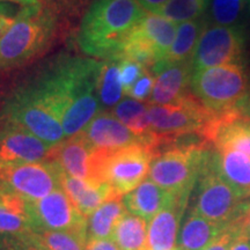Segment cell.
I'll use <instances>...</instances> for the list:
<instances>
[{
  "label": "cell",
  "instance_id": "d6986e66",
  "mask_svg": "<svg viewBox=\"0 0 250 250\" xmlns=\"http://www.w3.org/2000/svg\"><path fill=\"white\" fill-rule=\"evenodd\" d=\"M219 174L242 198L250 199V158L230 147L214 148Z\"/></svg>",
  "mask_w": 250,
  "mask_h": 250
},
{
  "label": "cell",
  "instance_id": "7bdbcfd3",
  "mask_svg": "<svg viewBox=\"0 0 250 250\" xmlns=\"http://www.w3.org/2000/svg\"><path fill=\"white\" fill-rule=\"evenodd\" d=\"M247 99H248V101L250 102V92H249V95H248V98H247Z\"/></svg>",
  "mask_w": 250,
  "mask_h": 250
},
{
  "label": "cell",
  "instance_id": "74e56055",
  "mask_svg": "<svg viewBox=\"0 0 250 250\" xmlns=\"http://www.w3.org/2000/svg\"><path fill=\"white\" fill-rule=\"evenodd\" d=\"M236 224L239 225L240 230H241L243 235L248 236L250 239V206L246 213L236 221Z\"/></svg>",
  "mask_w": 250,
  "mask_h": 250
},
{
  "label": "cell",
  "instance_id": "ee69618b",
  "mask_svg": "<svg viewBox=\"0 0 250 250\" xmlns=\"http://www.w3.org/2000/svg\"><path fill=\"white\" fill-rule=\"evenodd\" d=\"M173 250H180V249H179V248H177V247H176V248H174Z\"/></svg>",
  "mask_w": 250,
  "mask_h": 250
},
{
  "label": "cell",
  "instance_id": "836d02e7",
  "mask_svg": "<svg viewBox=\"0 0 250 250\" xmlns=\"http://www.w3.org/2000/svg\"><path fill=\"white\" fill-rule=\"evenodd\" d=\"M155 78L156 76L154 74V72H152L151 70H146L140 76L139 79L136 81V83L129 90V93L126 94L127 98L134 99L140 102L148 101L149 96L152 94L153 87H154Z\"/></svg>",
  "mask_w": 250,
  "mask_h": 250
},
{
  "label": "cell",
  "instance_id": "ba28073f",
  "mask_svg": "<svg viewBox=\"0 0 250 250\" xmlns=\"http://www.w3.org/2000/svg\"><path fill=\"white\" fill-rule=\"evenodd\" d=\"M196 184L195 204L191 210L213 223L230 225L249 208L250 199L242 198L219 174L213 151Z\"/></svg>",
  "mask_w": 250,
  "mask_h": 250
},
{
  "label": "cell",
  "instance_id": "8992f818",
  "mask_svg": "<svg viewBox=\"0 0 250 250\" xmlns=\"http://www.w3.org/2000/svg\"><path fill=\"white\" fill-rule=\"evenodd\" d=\"M211 152L203 144L169 146L154 156L148 177L174 195H191Z\"/></svg>",
  "mask_w": 250,
  "mask_h": 250
},
{
  "label": "cell",
  "instance_id": "8d00e7d4",
  "mask_svg": "<svg viewBox=\"0 0 250 250\" xmlns=\"http://www.w3.org/2000/svg\"><path fill=\"white\" fill-rule=\"evenodd\" d=\"M85 250H120L111 239H93L86 243Z\"/></svg>",
  "mask_w": 250,
  "mask_h": 250
},
{
  "label": "cell",
  "instance_id": "2e32d148",
  "mask_svg": "<svg viewBox=\"0 0 250 250\" xmlns=\"http://www.w3.org/2000/svg\"><path fill=\"white\" fill-rule=\"evenodd\" d=\"M95 148L83 133L65 139L52 149L51 158L64 173L81 180H93V158Z\"/></svg>",
  "mask_w": 250,
  "mask_h": 250
},
{
  "label": "cell",
  "instance_id": "f1b7e54d",
  "mask_svg": "<svg viewBox=\"0 0 250 250\" xmlns=\"http://www.w3.org/2000/svg\"><path fill=\"white\" fill-rule=\"evenodd\" d=\"M208 0H168L151 13L168 19L176 24L204 18Z\"/></svg>",
  "mask_w": 250,
  "mask_h": 250
},
{
  "label": "cell",
  "instance_id": "d4e9b609",
  "mask_svg": "<svg viewBox=\"0 0 250 250\" xmlns=\"http://www.w3.org/2000/svg\"><path fill=\"white\" fill-rule=\"evenodd\" d=\"M111 112L118 121L126 125L134 134H137L145 145L154 148L148 118V103L126 98L122 100Z\"/></svg>",
  "mask_w": 250,
  "mask_h": 250
},
{
  "label": "cell",
  "instance_id": "60d3db41",
  "mask_svg": "<svg viewBox=\"0 0 250 250\" xmlns=\"http://www.w3.org/2000/svg\"><path fill=\"white\" fill-rule=\"evenodd\" d=\"M37 0H0V2H15V4H20L21 6H27L35 4Z\"/></svg>",
  "mask_w": 250,
  "mask_h": 250
},
{
  "label": "cell",
  "instance_id": "4dcf8cb0",
  "mask_svg": "<svg viewBox=\"0 0 250 250\" xmlns=\"http://www.w3.org/2000/svg\"><path fill=\"white\" fill-rule=\"evenodd\" d=\"M44 1L50 7L55 9L67 31H70L73 26L72 23L81 19L93 0H44Z\"/></svg>",
  "mask_w": 250,
  "mask_h": 250
},
{
  "label": "cell",
  "instance_id": "603a6c76",
  "mask_svg": "<svg viewBox=\"0 0 250 250\" xmlns=\"http://www.w3.org/2000/svg\"><path fill=\"white\" fill-rule=\"evenodd\" d=\"M138 28L154 48L159 57L158 65H160L173 44L176 36L177 24L160 15L146 12L145 17L138 23Z\"/></svg>",
  "mask_w": 250,
  "mask_h": 250
},
{
  "label": "cell",
  "instance_id": "30bf717a",
  "mask_svg": "<svg viewBox=\"0 0 250 250\" xmlns=\"http://www.w3.org/2000/svg\"><path fill=\"white\" fill-rule=\"evenodd\" d=\"M245 50L246 28L208 23L193 55V72L220 65L241 64Z\"/></svg>",
  "mask_w": 250,
  "mask_h": 250
},
{
  "label": "cell",
  "instance_id": "7a4b0ae2",
  "mask_svg": "<svg viewBox=\"0 0 250 250\" xmlns=\"http://www.w3.org/2000/svg\"><path fill=\"white\" fill-rule=\"evenodd\" d=\"M62 33L61 18L44 0L22 6L13 26L0 39V72L29 66L48 54Z\"/></svg>",
  "mask_w": 250,
  "mask_h": 250
},
{
  "label": "cell",
  "instance_id": "1f68e13d",
  "mask_svg": "<svg viewBox=\"0 0 250 250\" xmlns=\"http://www.w3.org/2000/svg\"><path fill=\"white\" fill-rule=\"evenodd\" d=\"M0 250H48L36 232L0 233Z\"/></svg>",
  "mask_w": 250,
  "mask_h": 250
},
{
  "label": "cell",
  "instance_id": "e0dca14e",
  "mask_svg": "<svg viewBox=\"0 0 250 250\" xmlns=\"http://www.w3.org/2000/svg\"><path fill=\"white\" fill-rule=\"evenodd\" d=\"M62 188L81 214L88 218L99 206L117 195L108 184L94 180H81L62 171Z\"/></svg>",
  "mask_w": 250,
  "mask_h": 250
},
{
  "label": "cell",
  "instance_id": "ffe728a7",
  "mask_svg": "<svg viewBox=\"0 0 250 250\" xmlns=\"http://www.w3.org/2000/svg\"><path fill=\"white\" fill-rule=\"evenodd\" d=\"M230 225L213 223L190 210L180 228L176 247L180 250L205 249L215 241Z\"/></svg>",
  "mask_w": 250,
  "mask_h": 250
},
{
  "label": "cell",
  "instance_id": "7c38bea8",
  "mask_svg": "<svg viewBox=\"0 0 250 250\" xmlns=\"http://www.w3.org/2000/svg\"><path fill=\"white\" fill-rule=\"evenodd\" d=\"M54 147L23 127L0 121V162L2 164L50 160Z\"/></svg>",
  "mask_w": 250,
  "mask_h": 250
},
{
  "label": "cell",
  "instance_id": "5bb4252c",
  "mask_svg": "<svg viewBox=\"0 0 250 250\" xmlns=\"http://www.w3.org/2000/svg\"><path fill=\"white\" fill-rule=\"evenodd\" d=\"M81 133L94 148L101 151H114L144 144L143 140L126 125L118 121L111 111L99 112Z\"/></svg>",
  "mask_w": 250,
  "mask_h": 250
},
{
  "label": "cell",
  "instance_id": "6da1fadb",
  "mask_svg": "<svg viewBox=\"0 0 250 250\" xmlns=\"http://www.w3.org/2000/svg\"><path fill=\"white\" fill-rule=\"evenodd\" d=\"M102 61L62 54L50 58L17 85L59 121L74 103L98 94Z\"/></svg>",
  "mask_w": 250,
  "mask_h": 250
},
{
  "label": "cell",
  "instance_id": "83f0119b",
  "mask_svg": "<svg viewBox=\"0 0 250 250\" xmlns=\"http://www.w3.org/2000/svg\"><path fill=\"white\" fill-rule=\"evenodd\" d=\"M98 95L101 111H110L122 101L124 89L118 59L102 61L98 81Z\"/></svg>",
  "mask_w": 250,
  "mask_h": 250
},
{
  "label": "cell",
  "instance_id": "9a60e30c",
  "mask_svg": "<svg viewBox=\"0 0 250 250\" xmlns=\"http://www.w3.org/2000/svg\"><path fill=\"white\" fill-rule=\"evenodd\" d=\"M192 62L166 64L156 71L155 83L147 103L167 105L176 103L190 90Z\"/></svg>",
  "mask_w": 250,
  "mask_h": 250
},
{
  "label": "cell",
  "instance_id": "d6a6232c",
  "mask_svg": "<svg viewBox=\"0 0 250 250\" xmlns=\"http://www.w3.org/2000/svg\"><path fill=\"white\" fill-rule=\"evenodd\" d=\"M118 61H120L121 79L124 89V95H126L129 90L132 88V86L136 83V81L139 79L140 76L147 68L143 66L140 62L129 58H120Z\"/></svg>",
  "mask_w": 250,
  "mask_h": 250
},
{
  "label": "cell",
  "instance_id": "f546056e",
  "mask_svg": "<svg viewBox=\"0 0 250 250\" xmlns=\"http://www.w3.org/2000/svg\"><path fill=\"white\" fill-rule=\"evenodd\" d=\"M39 234L48 250H85L87 232L83 230H44Z\"/></svg>",
  "mask_w": 250,
  "mask_h": 250
},
{
  "label": "cell",
  "instance_id": "4fadbf2b",
  "mask_svg": "<svg viewBox=\"0 0 250 250\" xmlns=\"http://www.w3.org/2000/svg\"><path fill=\"white\" fill-rule=\"evenodd\" d=\"M190 195H174L173 199L148 223L147 250H173Z\"/></svg>",
  "mask_w": 250,
  "mask_h": 250
},
{
  "label": "cell",
  "instance_id": "484cf974",
  "mask_svg": "<svg viewBox=\"0 0 250 250\" xmlns=\"http://www.w3.org/2000/svg\"><path fill=\"white\" fill-rule=\"evenodd\" d=\"M250 18V0H208V23L246 28Z\"/></svg>",
  "mask_w": 250,
  "mask_h": 250
},
{
  "label": "cell",
  "instance_id": "ac0fdd59",
  "mask_svg": "<svg viewBox=\"0 0 250 250\" xmlns=\"http://www.w3.org/2000/svg\"><path fill=\"white\" fill-rule=\"evenodd\" d=\"M170 193L147 177L136 189L122 197L126 212L144 219L147 223L173 199Z\"/></svg>",
  "mask_w": 250,
  "mask_h": 250
},
{
  "label": "cell",
  "instance_id": "9c48e42d",
  "mask_svg": "<svg viewBox=\"0 0 250 250\" xmlns=\"http://www.w3.org/2000/svg\"><path fill=\"white\" fill-rule=\"evenodd\" d=\"M0 121L23 127L52 147L66 139L61 121L45 108L31 101L17 86L4 100Z\"/></svg>",
  "mask_w": 250,
  "mask_h": 250
},
{
  "label": "cell",
  "instance_id": "52a82bcc",
  "mask_svg": "<svg viewBox=\"0 0 250 250\" xmlns=\"http://www.w3.org/2000/svg\"><path fill=\"white\" fill-rule=\"evenodd\" d=\"M155 155V149L144 144L114 151L95 149L93 180L108 184L123 197L147 179Z\"/></svg>",
  "mask_w": 250,
  "mask_h": 250
},
{
  "label": "cell",
  "instance_id": "b9f144b4",
  "mask_svg": "<svg viewBox=\"0 0 250 250\" xmlns=\"http://www.w3.org/2000/svg\"><path fill=\"white\" fill-rule=\"evenodd\" d=\"M247 98H248V96H247ZM240 109H241V110L245 112L246 115H248V116L250 117V102L248 101V99H246L245 101L241 103V105H240Z\"/></svg>",
  "mask_w": 250,
  "mask_h": 250
},
{
  "label": "cell",
  "instance_id": "3957f363",
  "mask_svg": "<svg viewBox=\"0 0 250 250\" xmlns=\"http://www.w3.org/2000/svg\"><path fill=\"white\" fill-rule=\"evenodd\" d=\"M145 14L137 0H93L79 21L77 44L89 57L116 59L124 41Z\"/></svg>",
  "mask_w": 250,
  "mask_h": 250
},
{
  "label": "cell",
  "instance_id": "4316f807",
  "mask_svg": "<svg viewBox=\"0 0 250 250\" xmlns=\"http://www.w3.org/2000/svg\"><path fill=\"white\" fill-rule=\"evenodd\" d=\"M148 223L126 212L120 219L111 240L120 250H147Z\"/></svg>",
  "mask_w": 250,
  "mask_h": 250
},
{
  "label": "cell",
  "instance_id": "8fae6325",
  "mask_svg": "<svg viewBox=\"0 0 250 250\" xmlns=\"http://www.w3.org/2000/svg\"><path fill=\"white\" fill-rule=\"evenodd\" d=\"M35 232L83 230L87 232V218L78 211L62 188H58L36 202H29Z\"/></svg>",
  "mask_w": 250,
  "mask_h": 250
},
{
  "label": "cell",
  "instance_id": "ab89813d",
  "mask_svg": "<svg viewBox=\"0 0 250 250\" xmlns=\"http://www.w3.org/2000/svg\"><path fill=\"white\" fill-rule=\"evenodd\" d=\"M230 250H250V239L241 234L233 243Z\"/></svg>",
  "mask_w": 250,
  "mask_h": 250
},
{
  "label": "cell",
  "instance_id": "5b68a950",
  "mask_svg": "<svg viewBox=\"0 0 250 250\" xmlns=\"http://www.w3.org/2000/svg\"><path fill=\"white\" fill-rule=\"evenodd\" d=\"M190 90L212 114L240 108L250 92V80L242 64H228L193 72Z\"/></svg>",
  "mask_w": 250,
  "mask_h": 250
},
{
  "label": "cell",
  "instance_id": "e575fe53",
  "mask_svg": "<svg viewBox=\"0 0 250 250\" xmlns=\"http://www.w3.org/2000/svg\"><path fill=\"white\" fill-rule=\"evenodd\" d=\"M241 234L242 233L241 230H240L239 225H237L235 221V223L230 225V226L228 227L217 240H215V241L212 242L210 246H208L203 250H230L233 243L235 242V240L241 235Z\"/></svg>",
  "mask_w": 250,
  "mask_h": 250
},
{
  "label": "cell",
  "instance_id": "7402d4cb",
  "mask_svg": "<svg viewBox=\"0 0 250 250\" xmlns=\"http://www.w3.org/2000/svg\"><path fill=\"white\" fill-rule=\"evenodd\" d=\"M206 26H208V21L205 17L177 24L176 36H175L173 44L166 56L165 61L153 70L154 74L159 68L166 64L192 62L199 39Z\"/></svg>",
  "mask_w": 250,
  "mask_h": 250
},
{
  "label": "cell",
  "instance_id": "277c9868",
  "mask_svg": "<svg viewBox=\"0 0 250 250\" xmlns=\"http://www.w3.org/2000/svg\"><path fill=\"white\" fill-rule=\"evenodd\" d=\"M213 116L214 114L203 105L191 90L173 104H148L149 125L156 152L176 145L186 137L198 136L203 140L204 131Z\"/></svg>",
  "mask_w": 250,
  "mask_h": 250
},
{
  "label": "cell",
  "instance_id": "cb8c5ba5",
  "mask_svg": "<svg viewBox=\"0 0 250 250\" xmlns=\"http://www.w3.org/2000/svg\"><path fill=\"white\" fill-rule=\"evenodd\" d=\"M126 213L122 196H114L99 206L87 218V241L93 239H111L120 219Z\"/></svg>",
  "mask_w": 250,
  "mask_h": 250
},
{
  "label": "cell",
  "instance_id": "f35d334b",
  "mask_svg": "<svg viewBox=\"0 0 250 250\" xmlns=\"http://www.w3.org/2000/svg\"><path fill=\"white\" fill-rule=\"evenodd\" d=\"M137 1L146 12H154L155 9L166 4L168 0H137Z\"/></svg>",
  "mask_w": 250,
  "mask_h": 250
},
{
  "label": "cell",
  "instance_id": "d590c367",
  "mask_svg": "<svg viewBox=\"0 0 250 250\" xmlns=\"http://www.w3.org/2000/svg\"><path fill=\"white\" fill-rule=\"evenodd\" d=\"M14 8L6 2H0V39L11 29L15 21Z\"/></svg>",
  "mask_w": 250,
  "mask_h": 250
},
{
  "label": "cell",
  "instance_id": "44dd1931",
  "mask_svg": "<svg viewBox=\"0 0 250 250\" xmlns=\"http://www.w3.org/2000/svg\"><path fill=\"white\" fill-rule=\"evenodd\" d=\"M35 232L29 201L18 193L0 188V233Z\"/></svg>",
  "mask_w": 250,
  "mask_h": 250
}]
</instances>
